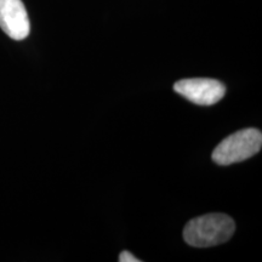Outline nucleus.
<instances>
[{
    "instance_id": "obj_5",
    "label": "nucleus",
    "mask_w": 262,
    "mask_h": 262,
    "mask_svg": "<svg viewBox=\"0 0 262 262\" xmlns=\"http://www.w3.org/2000/svg\"><path fill=\"white\" fill-rule=\"evenodd\" d=\"M119 261L120 262H140L139 258L134 256L130 251H122L119 255Z\"/></svg>"
},
{
    "instance_id": "obj_1",
    "label": "nucleus",
    "mask_w": 262,
    "mask_h": 262,
    "mask_svg": "<svg viewBox=\"0 0 262 262\" xmlns=\"http://www.w3.org/2000/svg\"><path fill=\"white\" fill-rule=\"evenodd\" d=\"M235 224L228 215L206 214L192 219L183 228V239L194 248H210L226 243L232 238Z\"/></svg>"
},
{
    "instance_id": "obj_3",
    "label": "nucleus",
    "mask_w": 262,
    "mask_h": 262,
    "mask_svg": "<svg viewBox=\"0 0 262 262\" xmlns=\"http://www.w3.org/2000/svg\"><path fill=\"white\" fill-rule=\"evenodd\" d=\"M173 90L188 100L201 106H211L224 98L226 86L221 81L210 78H192L176 81Z\"/></svg>"
},
{
    "instance_id": "obj_2",
    "label": "nucleus",
    "mask_w": 262,
    "mask_h": 262,
    "mask_svg": "<svg viewBox=\"0 0 262 262\" xmlns=\"http://www.w3.org/2000/svg\"><path fill=\"white\" fill-rule=\"evenodd\" d=\"M262 134L257 129H243L221 141L212 152L211 158L219 165L243 162L260 152Z\"/></svg>"
},
{
    "instance_id": "obj_4",
    "label": "nucleus",
    "mask_w": 262,
    "mask_h": 262,
    "mask_svg": "<svg viewBox=\"0 0 262 262\" xmlns=\"http://www.w3.org/2000/svg\"><path fill=\"white\" fill-rule=\"evenodd\" d=\"M0 28L14 40L28 37L31 24L22 0H0Z\"/></svg>"
}]
</instances>
